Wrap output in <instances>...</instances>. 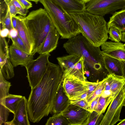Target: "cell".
<instances>
[{
	"instance_id": "obj_24",
	"label": "cell",
	"mask_w": 125,
	"mask_h": 125,
	"mask_svg": "<svg viewBox=\"0 0 125 125\" xmlns=\"http://www.w3.org/2000/svg\"><path fill=\"white\" fill-rule=\"evenodd\" d=\"M14 67L10 61L9 57L6 60L5 64L0 68V71L6 79L9 80L14 77Z\"/></svg>"
},
{
	"instance_id": "obj_7",
	"label": "cell",
	"mask_w": 125,
	"mask_h": 125,
	"mask_svg": "<svg viewBox=\"0 0 125 125\" xmlns=\"http://www.w3.org/2000/svg\"><path fill=\"white\" fill-rule=\"evenodd\" d=\"M50 55V53L40 54L36 59L30 62L25 67L27 77L31 89L34 87L42 79L46 71Z\"/></svg>"
},
{
	"instance_id": "obj_34",
	"label": "cell",
	"mask_w": 125,
	"mask_h": 125,
	"mask_svg": "<svg viewBox=\"0 0 125 125\" xmlns=\"http://www.w3.org/2000/svg\"><path fill=\"white\" fill-rule=\"evenodd\" d=\"M102 81L96 82H91L87 81H84L87 89L88 96L91 94L95 91L101 84Z\"/></svg>"
},
{
	"instance_id": "obj_14",
	"label": "cell",
	"mask_w": 125,
	"mask_h": 125,
	"mask_svg": "<svg viewBox=\"0 0 125 125\" xmlns=\"http://www.w3.org/2000/svg\"><path fill=\"white\" fill-rule=\"evenodd\" d=\"M24 17L21 15L16 16L17 23L16 29L18 35L23 41L29 52L32 53L34 46V41L24 22Z\"/></svg>"
},
{
	"instance_id": "obj_12",
	"label": "cell",
	"mask_w": 125,
	"mask_h": 125,
	"mask_svg": "<svg viewBox=\"0 0 125 125\" xmlns=\"http://www.w3.org/2000/svg\"><path fill=\"white\" fill-rule=\"evenodd\" d=\"M9 49L10 60L14 67L20 65L25 67L33 60L34 54L26 52L19 49L12 43Z\"/></svg>"
},
{
	"instance_id": "obj_43",
	"label": "cell",
	"mask_w": 125,
	"mask_h": 125,
	"mask_svg": "<svg viewBox=\"0 0 125 125\" xmlns=\"http://www.w3.org/2000/svg\"><path fill=\"white\" fill-rule=\"evenodd\" d=\"M11 20L13 27V28L16 29L17 23V19L16 17V16L12 17Z\"/></svg>"
},
{
	"instance_id": "obj_47",
	"label": "cell",
	"mask_w": 125,
	"mask_h": 125,
	"mask_svg": "<svg viewBox=\"0 0 125 125\" xmlns=\"http://www.w3.org/2000/svg\"><path fill=\"white\" fill-rule=\"evenodd\" d=\"M29 1H33L35 2L36 3H38L40 1V0H27Z\"/></svg>"
},
{
	"instance_id": "obj_1",
	"label": "cell",
	"mask_w": 125,
	"mask_h": 125,
	"mask_svg": "<svg viewBox=\"0 0 125 125\" xmlns=\"http://www.w3.org/2000/svg\"><path fill=\"white\" fill-rule=\"evenodd\" d=\"M63 79L59 65L49 61L45 73L39 83L31 89L27 100L28 117L31 122L38 123L44 117L52 113Z\"/></svg>"
},
{
	"instance_id": "obj_37",
	"label": "cell",
	"mask_w": 125,
	"mask_h": 125,
	"mask_svg": "<svg viewBox=\"0 0 125 125\" xmlns=\"http://www.w3.org/2000/svg\"><path fill=\"white\" fill-rule=\"evenodd\" d=\"M0 22L6 15L8 9V3L4 0H0Z\"/></svg>"
},
{
	"instance_id": "obj_16",
	"label": "cell",
	"mask_w": 125,
	"mask_h": 125,
	"mask_svg": "<svg viewBox=\"0 0 125 125\" xmlns=\"http://www.w3.org/2000/svg\"><path fill=\"white\" fill-rule=\"evenodd\" d=\"M60 35L54 25L52 26L37 52L40 54L50 53L55 50L57 46Z\"/></svg>"
},
{
	"instance_id": "obj_51",
	"label": "cell",
	"mask_w": 125,
	"mask_h": 125,
	"mask_svg": "<svg viewBox=\"0 0 125 125\" xmlns=\"http://www.w3.org/2000/svg\"><path fill=\"white\" fill-rule=\"evenodd\" d=\"M123 106H125V102L124 103V105H123Z\"/></svg>"
},
{
	"instance_id": "obj_3",
	"label": "cell",
	"mask_w": 125,
	"mask_h": 125,
	"mask_svg": "<svg viewBox=\"0 0 125 125\" xmlns=\"http://www.w3.org/2000/svg\"><path fill=\"white\" fill-rule=\"evenodd\" d=\"M69 14L78 26L81 34L93 46L100 47L106 41L109 29L103 16L85 11Z\"/></svg>"
},
{
	"instance_id": "obj_2",
	"label": "cell",
	"mask_w": 125,
	"mask_h": 125,
	"mask_svg": "<svg viewBox=\"0 0 125 125\" xmlns=\"http://www.w3.org/2000/svg\"><path fill=\"white\" fill-rule=\"evenodd\" d=\"M63 47L69 54L83 57L84 74L87 77H94L99 82L109 74L100 47L93 46L81 33L69 39L63 44Z\"/></svg>"
},
{
	"instance_id": "obj_10",
	"label": "cell",
	"mask_w": 125,
	"mask_h": 125,
	"mask_svg": "<svg viewBox=\"0 0 125 125\" xmlns=\"http://www.w3.org/2000/svg\"><path fill=\"white\" fill-rule=\"evenodd\" d=\"M60 113L67 120L69 125H84L91 112L82 107L70 104Z\"/></svg>"
},
{
	"instance_id": "obj_5",
	"label": "cell",
	"mask_w": 125,
	"mask_h": 125,
	"mask_svg": "<svg viewBox=\"0 0 125 125\" xmlns=\"http://www.w3.org/2000/svg\"><path fill=\"white\" fill-rule=\"evenodd\" d=\"M23 20L34 41L32 53L34 54L42 46L51 27L54 25L47 11L42 8L31 11Z\"/></svg>"
},
{
	"instance_id": "obj_19",
	"label": "cell",
	"mask_w": 125,
	"mask_h": 125,
	"mask_svg": "<svg viewBox=\"0 0 125 125\" xmlns=\"http://www.w3.org/2000/svg\"><path fill=\"white\" fill-rule=\"evenodd\" d=\"M106 82L109 85L111 95L113 98L125 85V78L123 76L109 74Z\"/></svg>"
},
{
	"instance_id": "obj_50",
	"label": "cell",
	"mask_w": 125,
	"mask_h": 125,
	"mask_svg": "<svg viewBox=\"0 0 125 125\" xmlns=\"http://www.w3.org/2000/svg\"><path fill=\"white\" fill-rule=\"evenodd\" d=\"M123 49L125 50V43L123 44Z\"/></svg>"
},
{
	"instance_id": "obj_9",
	"label": "cell",
	"mask_w": 125,
	"mask_h": 125,
	"mask_svg": "<svg viewBox=\"0 0 125 125\" xmlns=\"http://www.w3.org/2000/svg\"><path fill=\"white\" fill-rule=\"evenodd\" d=\"M125 102V85L113 98L99 125H114L120 121V114Z\"/></svg>"
},
{
	"instance_id": "obj_39",
	"label": "cell",
	"mask_w": 125,
	"mask_h": 125,
	"mask_svg": "<svg viewBox=\"0 0 125 125\" xmlns=\"http://www.w3.org/2000/svg\"><path fill=\"white\" fill-rule=\"evenodd\" d=\"M8 8L11 17L16 16L17 14H19L15 7L10 1L8 3Z\"/></svg>"
},
{
	"instance_id": "obj_27",
	"label": "cell",
	"mask_w": 125,
	"mask_h": 125,
	"mask_svg": "<svg viewBox=\"0 0 125 125\" xmlns=\"http://www.w3.org/2000/svg\"><path fill=\"white\" fill-rule=\"evenodd\" d=\"M10 82L7 81L0 71V100L10 94V88L11 86Z\"/></svg>"
},
{
	"instance_id": "obj_30",
	"label": "cell",
	"mask_w": 125,
	"mask_h": 125,
	"mask_svg": "<svg viewBox=\"0 0 125 125\" xmlns=\"http://www.w3.org/2000/svg\"><path fill=\"white\" fill-rule=\"evenodd\" d=\"M108 33V39L111 41L115 42H119L122 41V32L118 29L113 27H110Z\"/></svg>"
},
{
	"instance_id": "obj_29",
	"label": "cell",
	"mask_w": 125,
	"mask_h": 125,
	"mask_svg": "<svg viewBox=\"0 0 125 125\" xmlns=\"http://www.w3.org/2000/svg\"><path fill=\"white\" fill-rule=\"evenodd\" d=\"M107 77L102 81L101 84L94 92L87 96L86 101L88 104L95 98L102 94L105 88Z\"/></svg>"
},
{
	"instance_id": "obj_36",
	"label": "cell",
	"mask_w": 125,
	"mask_h": 125,
	"mask_svg": "<svg viewBox=\"0 0 125 125\" xmlns=\"http://www.w3.org/2000/svg\"><path fill=\"white\" fill-rule=\"evenodd\" d=\"M69 103L71 104L78 106L88 110V104L86 100L80 99H69Z\"/></svg>"
},
{
	"instance_id": "obj_28",
	"label": "cell",
	"mask_w": 125,
	"mask_h": 125,
	"mask_svg": "<svg viewBox=\"0 0 125 125\" xmlns=\"http://www.w3.org/2000/svg\"><path fill=\"white\" fill-rule=\"evenodd\" d=\"M104 116L103 114H99L94 111L91 113L84 125H99Z\"/></svg>"
},
{
	"instance_id": "obj_15",
	"label": "cell",
	"mask_w": 125,
	"mask_h": 125,
	"mask_svg": "<svg viewBox=\"0 0 125 125\" xmlns=\"http://www.w3.org/2000/svg\"><path fill=\"white\" fill-rule=\"evenodd\" d=\"M123 44L120 42L106 41L101 46L102 52L112 57L125 61V50L123 48Z\"/></svg>"
},
{
	"instance_id": "obj_11",
	"label": "cell",
	"mask_w": 125,
	"mask_h": 125,
	"mask_svg": "<svg viewBox=\"0 0 125 125\" xmlns=\"http://www.w3.org/2000/svg\"><path fill=\"white\" fill-rule=\"evenodd\" d=\"M84 81L72 76L63 78L62 87L64 93L69 99H74L88 92Z\"/></svg>"
},
{
	"instance_id": "obj_23",
	"label": "cell",
	"mask_w": 125,
	"mask_h": 125,
	"mask_svg": "<svg viewBox=\"0 0 125 125\" xmlns=\"http://www.w3.org/2000/svg\"><path fill=\"white\" fill-rule=\"evenodd\" d=\"M9 56V49L8 44L5 37L0 36V66L1 68Z\"/></svg>"
},
{
	"instance_id": "obj_22",
	"label": "cell",
	"mask_w": 125,
	"mask_h": 125,
	"mask_svg": "<svg viewBox=\"0 0 125 125\" xmlns=\"http://www.w3.org/2000/svg\"><path fill=\"white\" fill-rule=\"evenodd\" d=\"M23 97L21 95L10 94L0 99V103H3L10 112L14 114L18 105Z\"/></svg>"
},
{
	"instance_id": "obj_35",
	"label": "cell",
	"mask_w": 125,
	"mask_h": 125,
	"mask_svg": "<svg viewBox=\"0 0 125 125\" xmlns=\"http://www.w3.org/2000/svg\"><path fill=\"white\" fill-rule=\"evenodd\" d=\"M10 1L15 6L19 14L26 17L28 11V10L24 8L17 0H11Z\"/></svg>"
},
{
	"instance_id": "obj_21",
	"label": "cell",
	"mask_w": 125,
	"mask_h": 125,
	"mask_svg": "<svg viewBox=\"0 0 125 125\" xmlns=\"http://www.w3.org/2000/svg\"><path fill=\"white\" fill-rule=\"evenodd\" d=\"M108 29L111 27L116 28L122 32L125 31V8L114 12L107 23Z\"/></svg>"
},
{
	"instance_id": "obj_41",
	"label": "cell",
	"mask_w": 125,
	"mask_h": 125,
	"mask_svg": "<svg viewBox=\"0 0 125 125\" xmlns=\"http://www.w3.org/2000/svg\"><path fill=\"white\" fill-rule=\"evenodd\" d=\"M10 30L6 28L0 29V36L3 37H9Z\"/></svg>"
},
{
	"instance_id": "obj_49",
	"label": "cell",
	"mask_w": 125,
	"mask_h": 125,
	"mask_svg": "<svg viewBox=\"0 0 125 125\" xmlns=\"http://www.w3.org/2000/svg\"><path fill=\"white\" fill-rule=\"evenodd\" d=\"M5 0L7 3H8L11 0Z\"/></svg>"
},
{
	"instance_id": "obj_32",
	"label": "cell",
	"mask_w": 125,
	"mask_h": 125,
	"mask_svg": "<svg viewBox=\"0 0 125 125\" xmlns=\"http://www.w3.org/2000/svg\"><path fill=\"white\" fill-rule=\"evenodd\" d=\"M0 125L4 124L7 121L10 112L4 104L0 103Z\"/></svg>"
},
{
	"instance_id": "obj_46",
	"label": "cell",
	"mask_w": 125,
	"mask_h": 125,
	"mask_svg": "<svg viewBox=\"0 0 125 125\" xmlns=\"http://www.w3.org/2000/svg\"><path fill=\"white\" fill-rule=\"evenodd\" d=\"M122 41L125 42V31L122 32Z\"/></svg>"
},
{
	"instance_id": "obj_33",
	"label": "cell",
	"mask_w": 125,
	"mask_h": 125,
	"mask_svg": "<svg viewBox=\"0 0 125 125\" xmlns=\"http://www.w3.org/2000/svg\"><path fill=\"white\" fill-rule=\"evenodd\" d=\"M0 29L6 28L9 30L13 28L12 25L11 17L8 8L7 13L3 19L0 22Z\"/></svg>"
},
{
	"instance_id": "obj_6",
	"label": "cell",
	"mask_w": 125,
	"mask_h": 125,
	"mask_svg": "<svg viewBox=\"0 0 125 125\" xmlns=\"http://www.w3.org/2000/svg\"><path fill=\"white\" fill-rule=\"evenodd\" d=\"M57 59L63 72V78L72 76L83 81H87L82 56L70 54L58 57Z\"/></svg>"
},
{
	"instance_id": "obj_45",
	"label": "cell",
	"mask_w": 125,
	"mask_h": 125,
	"mask_svg": "<svg viewBox=\"0 0 125 125\" xmlns=\"http://www.w3.org/2000/svg\"><path fill=\"white\" fill-rule=\"evenodd\" d=\"M117 125H125V118L122 120H121L120 122L117 124Z\"/></svg>"
},
{
	"instance_id": "obj_20",
	"label": "cell",
	"mask_w": 125,
	"mask_h": 125,
	"mask_svg": "<svg viewBox=\"0 0 125 125\" xmlns=\"http://www.w3.org/2000/svg\"><path fill=\"white\" fill-rule=\"evenodd\" d=\"M69 104V99L64 93L62 85L54 101L52 113L54 114L62 112Z\"/></svg>"
},
{
	"instance_id": "obj_8",
	"label": "cell",
	"mask_w": 125,
	"mask_h": 125,
	"mask_svg": "<svg viewBox=\"0 0 125 125\" xmlns=\"http://www.w3.org/2000/svg\"><path fill=\"white\" fill-rule=\"evenodd\" d=\"M125 8V0H90L85 4V11L103 16Z\"/></svg>"
},
{
	"instance_id": "obj_48",
	"label": "cell",
	"mask_w": 125,
	"mask_h": 125,
	"mask_svg": "<svg viewBox=\"0 0 125 125\" xmlns=\"http://www.w3.org/2000/svg\"><path fill=\"white\" fill-rule=\"evenodd\" d=\"M82 2L86 4L90 0H80Z\"/></svg>"
},
{
	"instance_id": "obj_31",
	"label": "cell",
	"mask_w": 125,
	"mask_h": 125,
	"mask_svg": "<svg viewBox=\"0 0 125 125\" xmlns=\"http://www.w3.org/2000/svg\"><path fill=\"white\" fill-rule=\"evenodd\" d=\"M12 43L17 48L26 52L30 53L23 41L18 35L16 37L10 39Z\"/></svg>"
},
{
	"instance_id": "obj_42",
	"label": "cell",
	"mask_w": 125,
	"mask_h": 125,
	"mask_svg": "<svg viewBox=\"0 0 125 125\" xmlns=\"http://www.w3.org/2000/svg\"><path fill=\"white\" fill-rule=\"evenodd\" d=\"M18 35L17 30L14 28L10 30L9 38L11 39L16 37Z\"/></svg>"
},
{
	"instance_id": "obj_18",
	"label": "cell",
	"mask_w": 125,
	"mask_h": 125,
	"mask_svg": "<svg viewBox=\"0 0 125 125\" xmlns=\"http://www.w3.org/2000/svg\"><path fill=\"white\" fill-rule=\"evenodd\" d=\"M68 13L85 11L86 4L80 0H55Z\"/></svg>"
},
{
	"instance_id": "obj_26",
	"label": "cell",
	"mask_w": 125,
	"mask_h": 125,
	"mask_svg": "<svg viewBox=\"0 0 125 125\" xmlns=\"http://www.w3.org/2000/svg\"><path fill=\"white\" fill-rule=\"evenodd\" d=\"M46 125H69L66 119L60 113L54 114L47 120Z\"/></svg>"
},
{
	"instance_id": "obj_25",
	"label": "cell",
	"mask_w": 125,
	"mask_h": 125,
	"mask_svg": "<svg viewBox=\"0 0 125 125\" xmlns=\"http://www.w3.org/2000/svg\"><path fill=\"white\" fill-rule=\"evenodd\" d=\"M113 99L111 95L105 97L101 95L95 111L99 114H103Z\"/></svg>"
},
{
	"instance_id": "obj_17",
	"label": "cell",
	"mask_w": 125,
	"mask_h": 125,
	"mask_svg": "<svg viewBox=\"0 0 125 125\" xmlns=\"http://www.w3.org/2000/svg\"><path fill=\"white\" fill-rule=\"evenodd\" d=\"M102 54L105 68L109 74L123 76V66L121 60L106 54Z\"/></svg>"
},
{
	"instance_id": "obj_40",
	"label": "cell",
	"mask_w": 125,
	"mask_h": 125,
	"mask_svg": "<svg viewBox=\"0 0 125 125\" xmlns=\"http://www.w3.org/2000/svg\"><path fill=\"white\" fill-rule=\"evenodd\" d=\"M23 7L28 10L32 7V3L27 0H17Z\"/></svg>"
},
{
	"instance_id": "obj_4",
	"label": "cell",
	"mask_w": 125,
	"mask_h": 125,
	"mask_svg": "<svg viewBox=\"0 0 125 125\" xmlns=\"http://www.w3.org/2000/svg\"><path fill=\"white\" fill-rule=\"evenodd\" d=\"M62 39H69L81 33L77 24L69 13L55 0H40Z\"/></svg>"
},
{
	"instance_id": "obj_38",
	"label": "cell",
	"mask_w": 125,
	"mask_h": 125,
	"mask_svg": "<svg viewBox=\"0 0 125 125\" xmlns=\"http://www.w3.org/2000/svg\"><path fill=\"white\" fill-rule=\"evenodd\" d=\"M100 96L95 98L89 104L88 110L91 113L95 111L97 106Z\"/></svg>"
},
{
	"instance_id": "obj_44",
	"label": "cell",
	"mask_w": 125,
	"mask_h": 125,
	"mask_svg": "<svg viewBox=\"0 0 125 125\" xmlns=\"http://www.w3.org/2000/svg\"><path fill=\"white\" fill-rule=\"evenodd\" d=\"M123 66V77L125 78V61L121 60Z\"/></svg>"
},
{
	"instance_id": "obj_13",
	"label": "cell",
	"mask_w": 125,
	"mask_h": 125,
	"mask_svg": "<svg viewBox=\"0 0 125 125\" xmlns=\"http://www.w3.org/2000/svg\"><path fill=\"white\" fill-rule=\"evenodd\" d=\"M27 100L24 96L20 102L14 115L13 119L7 121L4 125H30L27 109Z\"/></svg>"
}]
</instances>
